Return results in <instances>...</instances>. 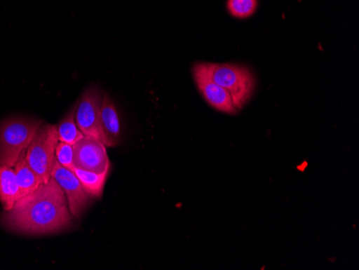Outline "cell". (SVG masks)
<instances>
[{"label":"cell","instance_id":"cell-1","mask_svg":"<svg viewBox=\"0 0 359 270\" xmlns=\"http://www.w3.org/2000/svg\"><path fill=\"white\" fill-rule=\"evenodd\" d=\"M72 223L66 195L53 178L18 199L12 209L0 215L1 227L24 235L60 233L69 229Z\"/></svg>","mask_w":359,"mask_h":270},{"label":"cell","instance_id":"cell-2","mask_svg":"<svg viewBox=\"0 0 359 270\" xmlns=\"http://www.w3.org/2000/svg\"><path fill=\"white\" fill-rule=\"evenodd\" d=\"M42 124V121L21 116L0 123V165L13 167Z\"/></svg>","mask_w":359,"mask_h":270},{"label":"cell","instance_id":"cell-3","mask_svg":"<svg viewBox=\"0 0 359 270\" xmlns=\"http://www.w3.org/2000/svg\"><path fill=\"white\" fill-rule=\"evenodd\" d=\"M205 70L215 83L231 94L238 111L248 104L255 90V76L249 68L237 64L205 62Z\"/></svg>","mask_w":359,"mask_h":270},{"label":"cell","instance_id":"cell-4","mask_svg":"<svg viewBox=\"0 0 359 270\" xmlns=\"http://www.w3.org/2000/svg\"><path fill=\"white\" fill-rule=\"evenodd\" d=\"M58 141L56 125L42 124L26 150L28 165L43 183H48L52 178V168L55 161V149Z\"/></svg>","mask_w":359,"mask_h":270},{"label":"cell","instance_id":"cell-5","mask_svg":"<svg viewBox=\"0 0 359 270\" xmlns=\"http://www.w3.org/2000/svg\"><path fill=\"white\" fill-rule=\"evenodd\" d=\"M102 98L98 88L92 86L84 90L76 102V122L79 130L84 136L94 137L102 141V128H100V110Z\"/></svg>","mask_w":359,"mask_h":270},{"label":"cell","instance_id":"cell-6","mask_svg":"<svg viewBox=\"0 0 359 270\" xmlns=\"http://www.w3.org/2000/svg\"><path fill=\"white\" fill-rule=\"evenodd\" d=\"M51 177L64 191L72 217H80L92 203L93 197L86 192L74 171L62 166L56 160V157L52 168Z\"/></svg>","mask_w":359,"mask_h":270},{"label":"cell","instance_id":"cell-7","mask_svg":"<svg viewBox=\"0 0 359 270\" xmlns=\"http://www.w3.org/2000/svg\"><path fill=\"white\" fill-rule=\"evenodd\" d=\"M74 166L102 173L111 169L107 147L100 139L84 136L74 144Z\"/></svg>","mask_w":359,"mask_h":270},{"label":"cell","instance_id":"cell-8","mask_svg":"<svg viewBox=\"0 0 359 270\" xmlns=\"http://www.w3.org/2000/svg\"><path fill=\"white\" fill-rule=\"evenodd\" d=\"M193 76L196 86L212 108L223 114H237L238 109L233 104L231 94L210 78L205 62H197L194 65Z\"/></svg>","mask_w":359,"mask_h":270},{"label":"cell","instance_id":"cell-9","mask_svg":"<svg viewBox=\"0 0 359 270\" xmlns=\"http://www.w3.org/2000/svg\"><path fill=\"white\" fill-rule=\"evenodd\" d=\"M100 128L104 146H118L121 137V121L118 109L108 95L104 94L100 110Z\"/></svg>","mask_w":359,"mask_h":270},{"label":"cell","instance_id":"cell-10","mask_svg":"<svg viewBox=\"0 0 359 270\" xmlns=\"http://www.w3.org/2000/svg\"><path fill=\"white\" fill-rule=\"evenodd\" d=\"M20 199V189L13 167L0 165V203L9 211Z\"/></svg>","mask_w":359,"mask_h":270},{"label":"cell","instance_id":"cell-11","mask_svg":"<svg viewBox=\"0 0 359 270\" xmlns=\"http://www.w3.org/2000/svg\"><path fill=\"white\" fill-rule=\"evenodd\" d=\"M13 168L15 171L18 184H19L20 198L29 194L32 191H35L40 185L44 184L41 178L28 165L27 161H26V150L22 153L19 160L16 161Z\"/></svg>","mask_w":359,"mask_h":270},{"label":"cell","instance_id":"cell-12","mask_svg":"<svg viewBox=\"0 0 359 270\" xmlns=\"http://www.w3.org/2000/svg\"><path fill=\"white\" fill-rule=\"evenodd\" d=\"M69 169L74 171V175L78 177L79 180L90 196L102 197L110 169L102 173H93V171L78 168L76 166H72Z\"/></svg>","mask_w":359,"mask_h":270},{"label":"cell","instance_id":"cell-13","mask_svg":"<svg viewBox=\"0 0 359 270\" xmlns=\"http://www.w3.org/2000/svg\"><path fill=\"white\" fill-rule=\"evenodd\" d=\"M76 104L70 109L69 112L66 114L64 119L60 121L57 127L58 140L66 142V144H76L79 140L83 138L84 135L79 130L76 122Z\"/></svg>","mask_w":359,"mask_h":270},{"label":"cell","instance_id":"cell-14","mask_svg":"<svg viewBox=\"0 0 359 270\" xmlns=\"http://www.w3.org/2000/svg\"><path fill=\"white\" fill-rule=\"evenodd\" d=\"M258 8V0H227V10L236 19H249Z\"/></svg>","mask_w":359,"mask_h":270},{"label":"cell","instance_id":"cell-15","mask_svg":"<svg viewBox=\"0 0 359 270\" xmlns=\"http://www.w3.org/2000/svg\"><path fill=\"white\" fill-rule=\"evenodd\" d=\"M55 157L62 166L66 168L74 166V146L58 141L56 144Z\"/></svg>","mask_w":359,"mask_h":270}]
</instances>
